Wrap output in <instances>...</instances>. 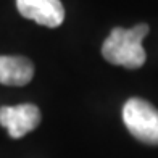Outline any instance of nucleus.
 <instances>
[{"label": "nucleus", "mask_w": 158, "mask_h": 158, "mask_svg": "<svg viewBox=\"0 0 158 158\" xmlns=\"http://www.w3.org/2000/svg\"><path fill=\"white\" fill-rule=\"evenodd\" d=\"M123 121L135 139L158 145V110L143 98H129L123 106Z\"/></svg>", "instance_id": "f03ea898"}, {"label": "nucleus", "mask_w": 158, "mask_h": 158, "mask_svg": "<svg viewBox=\"0 0 158 158\" xmlns=\"http://www.w3.org/2000/svg\"><path fill=\"white\" fill-rule=\"evenodd\" d=\"M34 76V64L26 56L0 55V84L26 85Z\"/></svg>", "instance_id": "39448f33"}, {"label": "nucleus", "mask_w": 158, "mask_h": 158, "mask_svg": "<svg viewBox=\"0 0 158 158\" xmlns=\"http://www.w3.org/2000/svg\"><path fill=\"white\" fill-rule=\"evenodd\" d=\"M40 123V110L32 103L0 108V124L8 131L10 137L19 139L34 131Z\"/></svg>", "instance_id": "7ed1b4c3"}, {"label": "nucleus", "mask_w": 158, "mask_h": 158, "mask_svg": "<svg viewBox=\"0 0 158 158\" xmlns=\"http://www.w3.org/2000/svg\"><path fill=\"white\" fill-rule=\"evenodd\" d=\"M148 34L147 24H137L131 29L114 27L102 45L103 58L118 66L129 69H137L145 63V50L142 47V40Z\"/></svg>", "instance_id": "f257e3e1"}, {"label": "nucleus", "mask_w": 158, "mask_h": 158, "mask_svg": "<svg viewBox=\"0 0 158 158\" xmlns=\"http://www.w3.org/2000/svg\"><path fill=\"white\" fill-rule=\"evenodd\" d=\"M21 16L47 27H56L64 19V8L60 0H16Z\"/></svg>", "instance_id": "20e7f679"}]
</instances>
